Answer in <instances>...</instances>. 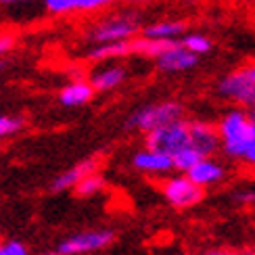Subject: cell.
<instances>
[{
  "label": "cell",
  "mask_w": 255,
  "mask_h": 255,
  "mask_svg": "<svg viewBox=\"0 0 255 255\" xmlns=\"http://www.w3.org/2000/svg\"><path fill=\"white\" fill-rule=\"evenodd\" d=\"M113 2H118V0H80V10L82 13H92V10L111 6Z\"/></svg>",
  "instance_id": "cb8c5ba5"
},
{
  "label": "cell",
  "mask_w": 255,
  "mask_h": 255,
  "mask_svg": "<svg viewBox=\"0 0 255 255\" xmlns=\"http://www.w3.org/2000/svg\"><path fill=\"white\" fill-rule=\"evenodd\" d=\"M176 40H153V38H146V36H134L132 38V55L136 57H146V59H157L161 52L172 44Z\"/></svg>",
  "instance_id": "e0dca14e"
},
{
  "label": "cell",
  "mask_w": 255,
  "mask_h": 255,
  "mask_svg": "<svg viewBox=\"0 0 255 255\" xmlns=\"http://www.w3.org/2000/svg\"><path fill=\"white\" fill-rule=\"evenodd\" d=\"M190 144L203 157H214L222 148V136L218 126L207 122H190Z\"/></svg>",
  "instance_id": "30bf717a"
},
{
  "label": "cell",
  "mask_w": 255,
  "mask_h": 255,
  "mask_svg": "<svg viewBox=\"0 0 255 255\" xmlns=\"http://www.w3.org/2000/svg\"><path fill=\"white\" fill-rule=\"evenodd\" d=\"M180 42L188 48V50H193L195 55H207V52L214 48V42H211L205 34H197V31H190V34H184L182 38H180Z\"/></svg>",
  "instance_id": "ffe728a7"
},
{
  "label": "cell",
  "mask_w": 255,
  "mask_h": 255,
  "mask_svg": "<svg viewBox=\"0 0 255 255\" xmlns=\"http://www.w3.org/2000/svg\"><path fill=\"white\" fill-rule=\"evenodd\" d=\"M42 2H44V8L48 13L55 17H63L80 10V0H42Z\"/></svg>",
  "instance_id": "44dd1931"
},
{
  "label": "cell",
  "mask_w": 255,
  "mask_h": 255,
  "mask_svg": "<svg viewBox=\"0 0 255 255\" xmlns=\"http://www.w3.org/2000/svg\"><path fill=\"white\" fill-rule=\"evenodd\" d=\"M199 255H241V251H230V249H211V251H203Z\"/></svg>",
  "instance_id": "83f0119b"
},
{
  "label": "cell",
  "mask_w": 255,
  "mask_h": 255,
  "mask_svg": "<svg viewBox=\"0 0 255 255\" xmlns=\"http://www.w3.org/2000/svg\"><path fill=\"white\" fill-rule=\"evenodd\" d=\"M201 159H203V155H201L197 148L190 144V146L182 148L180 153L174 155V169H176V172H180V174H186L190 167L201 161Z\"/></svg>",
  "instance_id": "d6986e66"
},
{
  "label": "cell",
  "mask_w": 255,
  "mask_h": 255,
  "mask_svg": "<svg viewBox=\"0 0 255 255\" xmlns=\"http://www.w3.org/2000/svg\"><path fill=\"white\" fill-rule=\"evenodd\" d=\"M21 2H34V0H0V4L10 6V4H21Z\"/></svg>",
  "instance_id": "f546056e"
},
{
  "label": "cell",
  "mask_w": 255,
  "mask_h": 255,
  "mask_svg": "<svg viewBox=\"0 0 255 255\" xmlns=\"http://www.w3.org/2000/svg\"><path fill=\"white\" fill-rule=\"evenodd\" d=\"M23 128V120L13 118V115H0V140L10 134H17Z\"/></svg>",
  "instance_id": "7402d4cb"
},
{
  "label": "cell",
  "mask_w": 255,
  "mask_h": 255,
  "mask_svg": "<svg viewBox=\"0 0 255 255\" xmlns=\"http://www.w3.org/2000/svg\"><path fill=\"white\" fill-rule=\"evenodd\" d=\"M44 255H61V253H59V251H57V253H44Z\"/></svg>",
  "instance_id": "1f68e13d"
},
{
  "label": "cell",
  "mask_w": 255,
  "mask_h": 255,
  "mask_svg": "<svg viewBox=\"0 0 255 255\" xmlns=\"http://www.w3.org/2000/svg\"><path fill=\"white\" fill-rule=\"evenodd\" d=\"M99 165H101V159L99 157H88L84 161L76 163L73 167H69L67 172L59 174L55 180L50 182V190L52 193H63V190H69V188H76L80 180H84L88 174L99 172Z\"/></svg>",
  "instance_id": "8fae6325"
},
{
  "label": "cell",
  "mask_w": 255,
  "mask_h": 255,
  "mask_svg": "<svg viewBox=\"0 0 255 255\" xmlns=\"http://www.w3.org/2000/svg\"><path fill=\"white\" fill-rule=\"evenodd\" d=\"M128 6H140V4H146V2H153V0H124Z\"/></svg>",
  "instance_id": "f1b7e54d"
},
{
  "label": "cell",
  "mask_w": 255,
  "mask_h": 255,
  "mask_svg": "<svg viewBox=\"0 0 255 255\" xmlns=\"http://www.w3.org/2000/svg\"><path fill=\"white\" fill-rule=\"evenodd\" d=\"M94 86L90 80H73L67 86H63L59 92V103L63 107H82L88 105L94 97Z\"/></svg>",
  "instance_id": "4fadbf2b"
},
{
  "label": "cell",
  "mask_w": 255,
  "mask_h": 255,
  "mask_svg": "<svg viewBox=\"0 0 255 255\" xmlns=\"http://www.w3.org/2000/svg\"><path fill=\"white\" fill-rule=\"evenodd\" d=\"M161 195L172 207L188 209L199 205L205 197V188L199 186L195 180H190L186 174L182 176H169L161 182Z\"/></svg>",
  "instance_id": "8992f818"
},
{
  "label": "cell",
  "mask_w": 255,
  "mask_h": 255,
  "mask_svg": "<svg viewBox=\"0 0 255 255\" xmlns=\"http://www.w3.org/2000/svg\"><path fill=\"white\" fill-rule=\"evenodd\" d=\"M241 161L247 163V165H251V167H255V138L249 142V146L245 148V155H243Z\"/></svg>",
  "instance_id": "4316f807"
},
{
  "label": "cell",
  "mask_w": 255,
  "mask_h": 255,
  "mask_svg": "<svg viewBox=\"0 0 255 255\" xmlns=\"http://www.w3.org/2000/svg\"><path fill=\"white\" fill-rule=\"evenodd\" d=\"M144 136H146L148 148H157V151L174 157L176 153L182 151V148L190 146V122L178 120V122L157 128V130L148 132Z\"/></svg>",
  "instance_id": "5b68a950"
},
{
  "label": "cell",
  "mask_w": 255,
  "mask_h": 255,
  "mask_svg": "<svg viewBox=\"0 0 255 255\" xmlns=\"http://www.w3.org/2000/svg\"><path fill=\"white\" fill-rule=\"evenodd\" d=\"M197 63H199V55L188 50L180 40H176L155 59V67L161 73H182L193 69Z\"/></svg>",
  "instance_id": "ba28073f"
},
{
  "label": "cell",
  "mask_w": 255,
  "mask_h": 255,
  "mask_svg": "<svg viewBox=\"0 0 255 255\" xmlns=\"http://www.w3.org/2000/svg\"><path fill=\"white\" fill-rule=\"evenodd\" d=\"M115 241V232L101 228V230H86L78 232L73 237H67L65 241H61L59 253L61 255H82V253H94L107 249L111 243Z\"/></svg>",
  "instance_id": "52a82bcc"
},
{
  "label": "cell",
  "mask_w": 255,
  "mask_h": 255,
  "mask_svg": "<svg viewBox=\"0 0 255 255\" xmlns=\"http://www.w3.org/2000/svg\"><path fill=\"white\" fill-rule=\"evenodd\" d=\"M218 130L222 136V151L226 153V157L241 161L245 148L255 138V120L251 111L245 107L226 111L218 124Z\"/></svg>",
  "instance_id": "6da1fadb"
},
{
  "label": "cell",
  "mask_w": 255,
  "mask_h": 255,
  "mask_svg": "<svg viewBox=\"0 0 255 255\" xmlns=\"http://www.w3.org/2000/svg\"><path fill=\"white\" fill-rule=\"evenodd\" d=\"M178 120H184V107L178 101H159L144 105V107L136 109L130 113V118L126 120L128 130H138L142 134H148L161 128L165 124H172Z\"/></svg>",
  "instance_id": "277c9868"
},
{
  "label": "cell",
  "mask_w": 255,
  "mask_h": 255,
  "mask_svg": "<svg viewBox=\"0 0 255 255\" xmlns=\"http://www.w3.org/2000/svg\"><path fill=\"white\" fill-rule=\"evenodd\" d=\"M235 199L239 201L241 205H255V190H241V193H235Z\"/></svg>",
  "instance_id": "484cf974"
},
{
  "label": "cell",
  "mask_w": 255,
  "mask_h": 255,
  "mask_svg": "<svg viewBox=\"0 0 255 255\" xmlns=\"http://www.w3.org/2000/svg\"><path fill=\"white\" fill-rule=\"evenodd\" d=\"M132 55V40H120V42H103V44H90L86 50V59L92 63H105L115 61Z\"/></svg>",
  "instance_id": "5bb4252c"
},
{
  "label": "cell",
  "mask_w": 255,
  "mask_h": 255,
  "mask_svg": "<svg viewBox=\"0 0 255 255\" xmlns=\"http://www.w3.org/2000/svg\"><path fill=\"white\" fill-rule=\"evenodd\" d=\"M105 184H107V182H105V178H103L99 172H94V174H88L84 180H80L78 186L73 188V193H76L78 197L88 199V197H94V195L103 193Z\"/></svg>",
  "instance_id": "ac0fdd59"
},
{
  "label": "cell",
  "mask_w": 255,
  "mask_h": 255,
  "mask_svg": "<svg viewBox=\"0 0 255 255\" xmlns=\"http://www.w3.org/2000/svg\"><path fill=\"white\" fill-rule=\"evenodd\" d=\"M218 97L237 105V107L255 109V61L241 65L220 78L216 84Z\"/></svg>",
  "instance_id": "3957f363"
},
{
  "label": "cell",
  "mask_w": 255,
  "mask_h": 255,
  "mask_svg": "<svg viewBox=\"0 0 255 255\" xmlns=\"http://www.w3.org/2000/svg\"><path fill=\"white\" fill-rule=\"evenodd\" d=\"M0 255H29V251L23 243L6 241V243H0Z\"/></svg>",
  "instance_id": "603a6c76"
},
{
  "label": "cell",
  "mask_w": 255,
  "mask_h": 255,
  "mask_svg": "<svg viewBox=\"0 0 255 255\" xmlns=\"http://www.w3.org/2000/svg\"><path fill=\"white\" fill-rule=\"evenodd\" d=\"M128 78V69L124 65H103L92 71L90 82L97 92H109L120 88Z\"/></svg>",
  "instance_id": "9a60e30c"
},
{
  "label": "cell",
  "mask_w": 255,
  "mask_h": 255,
  "mask_svg": "<svg viewBox=\"0 0 255 255\" xmlns=\"http://www.w3.org/2000/svg\"><path fill=\"white\" fill-rule=\"evenodd\" d=\"M140 29H142V15L136 10V6H130L94 21L86 29V40L90 44L132 40L136 34H140Z\"/></svg>",
  "instance_id": "7a4b0ae2"
},
{
  "label": "cell",
  "mask_w": 255,
  "mask_h": 255,
  "mask_svg": "<svg viewBox=\"0 0 255 255\" xmlns=\"http://www.w3.org/2000/svg\"><path fill=\"white\" fill-rule=\"evenodd\" d=\"M8 65V59L6 57H0V69H4Z\"/></svg>",
  "instance_id": "4dcf8cb0"
},
{
  "label": "cell",
  "mask_w": 255,
  "mask_h": 255,
  "mask_svg": "<svg viewBox=\"0 0 255 255\" xmlns=\"http://www.w3.org/2000/svg\"><path fill=\"white\" fill-rule=\"evenodd\" d=\"M132 165L134 169H138L140 174H146V176H165L169 172H174V157L157 151V148L144 146L142 151L134 153Z\"/></svg>",
  "instance_id": "9c48e42d"
},
{
  "label": "cell",
  "mask_w": 255,
  "mask_h": 255,
  "mask_svg": "<svg viewBox=\"0 0 255 255\" xmlns=\"http://www.w3.org/2000/svg\"><path fill=\"white\" fill-rule=\"evenodd\" d=\"M15 44H17L15 34H10V31H4V34H0V57H6L8 52L15 48Z\"/></svg>",
  "instance_id": "d4e9b609"
},
{
  "label": "cell",
  "mask_w": 255,
  "mask_h": 255,
  "mask_svg": "<svg viewBox=\"0 0 255 255\" xmlns=\"http://www.w3.org/2000/svg\"><path fill=\"white\" fill-rule=\"evenodd\" d=\"M186 176L190 180H195L199 186L209 188L214 184H220L222 180L226 178V167L222 165L218 159H214V157H203L197 165H193L188 169Z\"/></svg>",
  "instance_id": "7c38bea8"
},
{
  "label": "cell",
  "mask_w": 255,
  "mask_h": 255,
  "mask_svg": "<svg viewBox=\"0 0 255 255\" xmlns=\"http://www.w3.org/2000/svg\"><path fill=\"white\" fill-rule=\"evenodd\" d=\"M140 34L153 40H178L186 34V21L180 19H161L155 23L142 25Z\"/></svg>",
  "instance_id": "2e32d148"
}]
</instances>
